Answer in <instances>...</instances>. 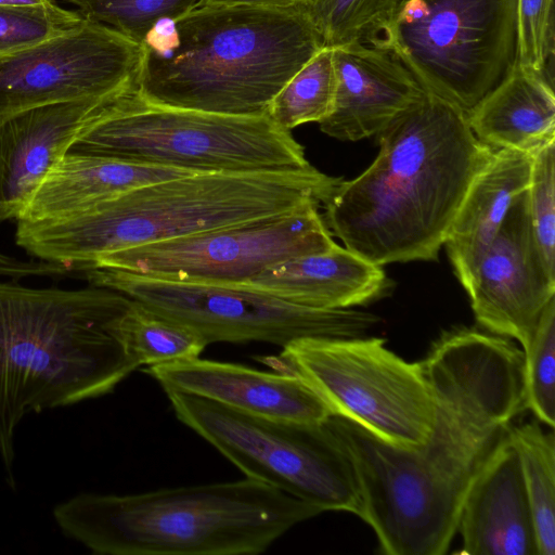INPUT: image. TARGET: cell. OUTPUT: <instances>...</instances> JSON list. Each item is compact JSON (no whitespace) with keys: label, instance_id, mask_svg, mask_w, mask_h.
I'll list each match as a JSON object with an SVG mask.
<instances>
[{"label":"cell","instance_id":"6da1fadb","mask_svg":"<svg viewBox=\"0 0 555 555\" xmlns=\"http://www.w3.org/2000/svg\"><path fill=\"white\" fill-rule=\"evenodd\" d=\"M421 363L437 404L423 446L398 448L338 415L326 420L353 463L359 517L388 555L447 553L472 482L526 409L524 351L508 339L453 328Z\"/></svg>","mask_w":555,"mask_h":555},{"label":"cell","instance_id":"7a4b0ae2","mask_svg":"<svg viewBox=\"0 0 555 555\" xmlns=\"http://www.w3.org/2000/svg\"><path fill=\"white\" fill-rule=\"evenodd\" d=\"M379 151L323 203L345 247L380 267L438 259L475 175L494 149L481 143L455 105L425 93L376 135Z\"/></svg>","mask_w":555,"mask_h":555},{"label":"cell","instance_id":"3957f363","mask_svg":"<svg viewBox=\"0 0 555 555\" xmlns=\"http://www.w3.org/2000/svg\"><path fill=\"white\" fill-rule=\"evenodd\" d=\"M130 302L92 285L0 281V459L10 479L26 415L107 395L139 367L121 339Z\"/></svg>","mask_w":555,"mask_h":555},{"label":"cell","instance_id":"277c9868","mask_svg":"<svg viewBox=\"0 0 555 555\" xmlns=\"http://www.w3.org/2000/svg\"><path fill=\"white\" fill-rule=\"evenodd\" d=\"M341 178L296 170L194 173L134 188L55 219L16 220L29 256L75 268L112 251L323 204Z\"/></svg>","mask_w":555,"mask_h":555},{"label":"cell","instance_id":"5b68a950","mask_svg":"<svg viewBox=\"0 0 555 555\" xmlns=\"http://www.w3.org/2000/svg\"><path fill=\"white\" fill-rule=\"evenodd\" d=\"M176 23L171 51L142 48L135 82L145 101L167 107L267 115L279 91L324 48L308 4L197 8Z\"/></svg>","mask_w":555,"mask_h":555},{"label":"cell","instance_id":"8992f818","mask_svg":"<svg viewBox=\"0 0 555 555\" xmlns=\"http://www.w3.org/2000/svg\"><path fill=\"white\" fill-rule=\"evenodd\" d=\"M318 507L250 478L140 494L80 493L52 512L100 555H256Z\"/></svg>","mask_w":555,"mask_h":555},{"label":"cell","instance_id":"52a82bcc","mask_svg":"<svg viewBox=\"0 0 555 555\" xmlns=\"http://www.w3.org/2000/svg\"><path fill=\"white\" fill-rule=\"evenodd\" d=\"M69 152L197 173L309 167L304 146L267 115L235 116L156 105L120 95Z\"/></svg>","mask_w":555,"mask_h":555},{"label":"cell","instance_id":"ba28073f","mask_svg":"<svg viewBox=\"0 0 555 555\" xmlns=\"http://www.w3.org/2000/svg\"><path fill=\"white\" fill-rule=\"evenodd\" d=\"M378 337H305L261 358L308 384L328 405L376 438L412 449L428 441L437 404L421 362H408Z\"/></svg>","mask_w":555,"mask_h":555},{"label":"cell","instance_id":"9c48e42d","mask_svg":"<svg viewBox=\"0 0 555 555\" xmlns=\"http://www.w3.org/2000/svg\"><path fill=\"white\" fill-rule=\"evenodd\" d=\"M176 416L258 480L322 512L360 516L353 463L326 420L299 423L250 415L181 391H165Z\"/></svg>","mask_w":555,"mask_h":555},{"label":"cell","instance_id":"30bf717a","mask_svg":"<svg viewBox=\"0 0 555 555\" xmlns=\"http://www.w3.org/2000/svg\"><path fill=\"white\" fill-rule=\"evenodd\" d=\"M517 0H401L385 49L467 113L516 62Z\"/></svg>","mask_w":555,"mask_h":555},{"label":"cell","instance_id":"8fae6325","mask_svg":"<svg viewBox=\"0 0 555 555\" xmlns=\"http://www.w3.org/2000/svg\"><path fill=\"white\" fill-rule=\"evenodd\" d=\"M81 279L191 326L208 345L262 341L284 347L305 337L352 338L379 321L351 308L295 305L240 284L179 283L107 268H85Z\"/></svg>","mask_w":555,"mask_h":555},{"label":"cell","instance_id":"7c38bea8","mask_svg":"<svg viewBox=\"0 0 555 555\" xmlns=\"http://www.w3.org/2000/svg\"><path fill=\"white\" fill-rule=\"evenodd\" d=\"M320 205L112 251L83 268L179 283L240 284L279 261L334 246Z\"/></svg>","mask_w":555,"mask_h":555},{"label":"cell","instance_id":"4fadbf2b","mask_svg":"<svg viewBox=\"0 0 555 555\" xmlns=\"http://www.w3.org/2000/svg\"><path fill=\"white\" fill-rule=\"evenodd\" d=\"M142 46L83 18L65 33L0 57V124L57 102L117 98L135 89Z\"/></svg>","mask_w":555,"mask_h":555},{"label":"cell","instance_id":"5bb4252c","mask_svg":"<svg viewBox=\"0 0 555 555\" xmlns=\"http://www.w3.org/2000/svg\"><path fill=\"white\" fill-rule=\"evenodd\" d=\"M467 294L481 326L517 339L522 348L528 345L544 308L555 297V273L535 242L527 190L514 199Z\"/></svg>","mask_w":555,"mask_h":555},{"label":"cell","instance_id":"9a60e30c","mask_svg":"<svg viewBox=\"0 0 555 555\" xmlns=\"http://www.w3.org/2000/svg\"><path fill=\"white\" fill-rule=\"evenodd\" d=\"M118 98L57 102L0 124V222L21 216L47 172Z\"/></svg>","mask_w":555,"mask_h":555},{"label":"cell","instance_id":"2e32d148","mask_svg":"<svg viewBox=\"0 0 555 555\" xmlns=\"http://www.w3.org/2000/svg\"><path fill=\"white\" fill-rule=\"evenodd\" d=\"M145 372L165 391L195 395L250 415L299 423H319L333 415L308 384L274 371L194 358L150 365Z\"/></svg>","mask_w":555,"mask_h":555},{"label":"cell","instance_id":"e0dca14e","mask_svg":"<svg viewBox=\"0 0 555 555\" xmlns=\"http://www.w3.org/2000/svg\"><path fill=\"white\" fill-rule=\"evenodd\" d=\"M333 60L334 108L319 126L337 140L354 142L376 135L426 93L388 50L353 43L333 49Z\"/></svg>","mask_w":555,"mask_h":555},{"label":"cell","instance_id":"ac0fdd59","mask_svg":"<svg viewBox=\"0 0 555 555\" xmlns=\"http://www.w3.org/2000/svg\"><path fill=\"white\" fill-rule=\"evenodd\" d=\"M466 555H538L532 513L508 429L472 482L457 530Z\"/></svg>","mask_w":555,"mask_h":555},{"label":"cell","instance_id":"d6986e66","mask_svg":"<svg viewBox=\"0 0 555 555\" xmlns=\"http://www.w3.org/2000/svg\"><path fill=\"white\" fill-rule=\"evenodd\" d=\"M240 285L317 309H349L383 297L390 281L383 267L337 244L279 261Z\"/></svg>","mask_w":555,"mask_h":555},{"label":"cell","instance_id":"ffe728a7","mask_svg":"<svg viewBox=\"0 0 555 555\" xmlns=\"http://www.w3.org/2000/svg\"><path fill=\"white\" fill-rule=\"evenodd\" d=\"M531 163L532 154L494 149L460 204L443 245L467 293L514 199L529 185Z\"/></svg>","mask_w":555,"mask_h":555},{"label":"cell","instance_id":"44dd1931","mask_svg":"<svg viewBox=\"0 0 555 555\" xmlns=\"http://www.w3.org/2000/svg\"><path fill=\"white\" fill-rule=\"evenodd\" d=\"M194 173L197 172L68 152L47 172L16 220L65 217L134 188Z\"/></svg>","mask_w":555,"mask_h":555},{"label":"cell","instance_id":"7402d4cb","mask_svg":"<svg viewBox=\"0 0 555 555\" xmlns=\"http://www.w3.org/2000/svg\"><path fill=\"white\" fill-rule=\"evenodd\" d=\"M466 118L481 143L533 154L555 142L554 83L515 62Z\"/></svg>","mask_w":555,"mask_h":555},{"label":"cell","instance_id":"603a6c76","mask_svg":"<svg viewBox=\"0 0 555 555\" xmlns=\"http://www.w3.org/2000/svg\"><path fill=\"white\" fill-rule=\"evenodd\" d=\"M508 437L519 462L529 500L538 555L555 554V437L537 422L511 424Z\"/></svg>","mask_w":555,"mask_h":555},{"label":"cell","instance_id":"cb8c5ba5","mask_svg":"<svg viewBox=\"0 0 555 555\" xmlns=\"http://www.w3.org/2000/svg\"><path fill=\"white\" fill-rule=\"evenodd\" d=\"M121 339L139 366L198 358L208 345L191 326L133 299L121 320Z\"/></svg>","mask_w":555,"mask_h":555},{"label":"cell","instance_id":"d4e9b609","mask_svg":"<svg viewBox=\"0 0 555 555\" xmlns=\"http://www.w3.org/2000/svg\"><path fill=\"white\" fill-rule=\"evenodd\" d=\"M400 1L309 0L308 7L325 48L361 43L385 49Z\"/></svg>","mask_w":555,"mask_h":555},{"label":"cell","instance_id":"484cf974","mask_svg":"<svg viewBox=\"0 0 555 555\" xmlns=\"http://www.w3.org/2000/svg\"><path fill=\"white\" fill-rule=\"evenodd\" d=\"M336 86L333 49L324 47L279 91L267 116L287 131L306 122L319 124L333 112Z\"/></svg>","mask_w":555,"mask_h":555},{"label":"cell","instance_id":"4316f807","mask_svg":"<svg viewBox=\"0 0 555 555\" xmlns=\"http://www.w3.org/2000/svg\"><path fill=\"white\" fill-rule=\"evenodd\" d=\"M526 409L539 421L555 424V297L544 308L533 335L524 348Z\"/></svg>","mask_w":555,"mask_h":555},{"label":"cell","instance_id":"83f0119b","mask_svg":"<svg viewBox=\"0 0 555 555\" xmlns=\"http://www.w3.org/2000/svg\"><path fill=\"white\" fill-rule=\"evenodd\" d=\"M86 20L103 24L141 44L160 18H178L197 0H66Z\"/></svg>","mask_w":555,"mask_h":555},{"label":"cell","instance_id":"f1b7e54d","mask_svg":"<svg viewBox=\"0 0 555 555\" xmlns=\"http://www.w3.org/2000/svg\"><path fill=\"white\" fill-rule=\"evenodd\" d=\"M83 21L55 1L38 5H0V57L59 36Z\"/></svg>","mask_w":555,"mask_h":555},{"label":"cell","instance_id":"f546056e","mask_svg":"<svg viewBox=\"0 0 555 555\" xmlns=\"http://www.w3.org/2000/svg\"><path fill=\"white\" fill-rule=\"evenodd\" d=\"M527 194L535 242L547 268L555 273V142L532 154Z\"/></svg>","mask_w":555,"mask_h":555},{"label":"cell","instance_id":"4dcf8cb0","mask_svg":"<svg viewBox=\"0 0 555 555\" xmlns=\"http://www.w3.org/2000/svg\"><path fill=\"white\" fill-rule=\"evenodd\" d=\"M516 62L553 81L554 0H517Z\"/></svg>","mask_w":555,"mask_h":555},{"label":"cell","instance_id":"1f68e13d","mask_svg":"<svg viewBox=\"0 0 555 555\" xmlns=\"http://www.w3.org/2000/svg\"><path fill=\"white\" fill-rule=\"evenodd\" d=\"M78 278L75 267L44 260H23L0 251V281Z\"/></svg>","mask_w":555,"mask_h":555},{"label":"cell","instance_id":"d6a6232c","mask_svg":"<svg viewBox=\"0 0 555 555\" xmlns=\"http://www.w3.org/2000/svg\"><path fill=\"white\" fill-rule=\"evenodd\" d=\"M179 35L175 18L164 17L158 20L143 38V50L163 54L171 51L178 43Z\"/></svg>","mask_w":555,"mask_h":555},{"label":"cell","instance_id":"836d02e7","mask_svg":"<svg viewBox=\"0 0 555 555\" xmlns=\"http://www.w3.org/2000/svg\"><path fill=\"white\" fill-rule=\"evenodd\" d=\"M309 0H197L193 9L210 7L249 5L261 8H291L308 4Z\"/></svg>","mask_w":555,"mask_h":555},{"label":"cell","instance_id":"e575fe53","mask_svg":"<svg viewBox=\"0 0 555 555\" xmlns=\"http://www.w3.org/2000/svg\"><path fill=\"white\" fill-rule=\"evenodd\" d=\"M55 0H0V5H38L49 2H54Z\"/></svg>","mask_w":555,"mask_h":555}]
</instances>
